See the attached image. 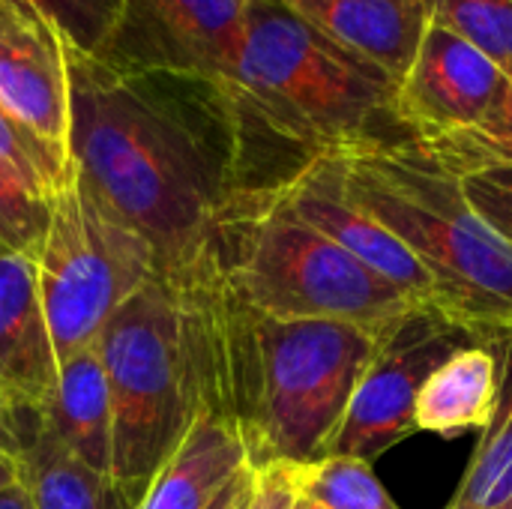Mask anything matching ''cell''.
Returning <instances> with one entry per match:
<instances>
[{"mask_svg": "<svg viewBox=\"0 0 512 509\" xmlns=\"http://www.w3.org/2000/svg\"><path fill=\"white\" fill-rule=\"evenodd\" d=\"M69 81V168L81 186L153 246L159 276L195 282L216 270L222 213L246 186L147 72L69 48Z\"/></svg>", "mask_w": 512, "mask_h": 509, "instance_id": "1", "label": "cell"}, {"mask_svg": "<svg viewBox=\"0 0 512 509\" xmlns=\"http://www.w3.org/2000/svg\"><path fill=\"white\" fill-rule=\"evenodd\" d=\"M297 509H318V507H312V504H306V501H297Z\"/></svg>", "mask_w": 512, "mask_h": 509, "instance_id": "32", "label": "cell"}, {"mask_svg": "<svg viewBox=\"0 0 512 509\" xmlns=\"http://www.w3.org/2000/svg\"><path fill=\"white\" fill-rule=\"evenodd\" d=\"M297 498L318 509H399L372 465L351 456H321L288 465Z\"/></svg>", "mask_w": 512, "mask_h": 509, "instance_id": "19", "label": "cell"}, {"mask_svg": "<svg viewBox=\"0 0 512 509\" xmlns=\"http://www.w3.org/2000/svg\"><path fill=\"white\" fill-rule=\"evenodd\" d=\"M414 147L426 153L432 162H438L441 168L453 171L456 177L492 165H512V78H507L504 96L498 99V105L489 111L483 123Z\"/></svg>", "mask_w": 512, "mask_h": 509, "instance_id": "20", "label": "cell"}, {"mask_svg": "<svg viewBox=\"0 0 512 509\" xmlns=\"http://www.w3.org/2000/svg\"><path fill=\"white\" fill-rule=\"evenodd\" d=\"M0 105L69 168V45L24 0H0Z\"/></svg>", "mask_w": 512, "mask_h": 509, "instance_id": "11", "label": "cell"}, {"mask_svg": "<svg viewBox=\"0 0 512 509\" xmlns=\"http://www.w3.org/2000/svg\"><path fill=\"white\" fill-rule=\"evenodd\" d=\"M228 108L234 120L246 117L294 147L300 159L411 144L396 117V81L279 0H249Z\"/></svg>", "mask_w": 512, "mask_h": 509, "instance_id": "3", "label": "cell"}, {"mask_svg": "<svg viewBox=\"0 0 512 509\" xmlns=\"http://www.w3.org/2000/svg\"><path fill=\"white\" fill-rule=\"evenodd\" d=\"M465 198L471 207L512 243V165H492L462 177Z\"/></svg>", "mask_w": 512, "mask_h": 509, "instance_id": "26", "label": "cell"}, {"mask_svg": "<svg viewBox=\"0 0 512 509\" xmlns=\"http://www.w3.org/2000/svg\"><path fill=\"white\" fill-rule=\"evenodd\" d=\"M231 315L216 264L195 282L156 273L105 324L96 345L111 393V477L132 507L204 408L231 420Z\"/></svg>", "mask_w": 512, "mask_h": 509, "instance_id": "2", "label": "cell"}, {"mask_svg": "<svg viewBox=\"0 0 512 509\" xmlns=\"http://www.w3.org/2000/svg\"><path fill=\"white\" fill-rule=\"evenodd\" d=\"M216 264L228 294L261 318L342 321L387 333L420 309L294 216L273 186H246L231 195L219 222Z\"/></svg>", "mask_w": 512, "mask_h": 509, "instance_id": "6", "label": "cell"}, {"mask_svg": "<svg viewBox=\"0 0 512 509\" xmlns=\"http://www.w3.org/2000/svg\"><path fill=\"white\" fill-rule=\"evenodd\" d=\"M57 390V354L33 255L0 246V396L9 411H45Z\"/></svg>", "mask_w": 512, "mask_h": 509, "instance_id": "13", "label": "cell"}, {"mask_svg": "<svg viewBox=\"0 0 512 509\" xmlns=\"http://www.w3.org/2000/svg\"><path fill=\"white\" fill-rule=\"evenodd\" d=\"M0 509H33L30 492H27V486H24L21 477L15 483H9V486L0 489Z\"/></svg>", "mask_w": 512, "mask_h": 509, "instance_id": "29", "label": "cell"}, {"mask_svg": "<svg viewBox=\"0 0 512 509\" xmlns=\"http://www.w3.org/2000/svg\"><path fill=\"white\" fill-rule=\"evenodd\" d=\"M354 57L378 66L396 84L408 72L429 15L423 0H279Z\"/></svg>", "mask_w": 512, "mask_h": 509, "instance_id": "14", "label": "cell"}, {"mask_svg": "<svg viewBox=\"0 0 512 509\" xmlns=\"http://www.w3.org/2000/svg\"><path fill=\"white\" fill-rule=\"evenodd\" d=\"M512 507V396L498 408L486 435L462 477L450 509H510Z\"/></svg>", "mask_w": 512, "mask_h": 509, "instance_id": "21", "label": "cell"}, {"mask_svg": "<svg viewBox=\"0 0 512 509\" xmlns=\"http://www.w3.org/2000/svg\"><path fill=\"white\" fill-rule=\"evenodd\" d=\"M345 192L432 276L441 312L492 345L512 342V243L465 198L462 177L414 144L339 153Z\"/></svg>", "mask_w": 512, "mask_h": 509, "instance_id": "4", "label": "cell"}, {"mask_svg": "<svg viewBox=\"0 0 512 509\" xmlns=\"http://www.w3.org/2000/svg\"><path fill=\"white\" fill-rule=\"evenodd\" d=\"M429 24L486 54L512 78V0H423Z\"/></svg>", "mask_w": 512, "mask_h": 509, "instance_id": "22", "label": "cell"}, {"mask_svg": "<svg viewBox=\"0 0 512 509\" xmlns=\"http://www.w3.org/2000/svg\"><path fill=\"white\" fill-rule=\"evenodd\" d=\"M45 15L66 45L87 57H108L126 21L129 0H24Z\"/></svg>", "mask_w": 512, "mask_h": 509, "instance_id": "23", "label": "cell"}, {"mask_svg": "<svg viewBox=\"0 0 512 509\" xmlns=\"http://www.w3.org/2000/svg\"><path fill=\"white\" fill-rule=\"evenodd\" d=\"M243 465L249 453L237 423L204 408L132 509H210Z\"/></svg>", "mask_w": 512, "mask_h": 509, "instance_id": "15", "label": "cell"}, {"mask_svg": "<svg viewBox=\"0 0 512 509\" xmlns=\"http://www.w3.org/2000/svg\"><path fill=\"white\" fill-rule=\"evenodd\" d=\"M0 453H18V435H15V420L12 411L0 399Z\"/></svg>", "mask_w": 512, "mask_h": 509, "instance_id": "30", "label": "cell"}, {"mask_svg": "<svg viewBox=\"0 0 512 509\" xmlns=\"http://www.w3.org/2000/svg\"><path fill=\"white\" fill-rule=\"evenodd\" d=\"M273 192L294 216L327 234L348 255H354L360 264H366L372 273L402 291L414 306L441 312L432 276L381 222H375L363 207H357L345 192L339 153L312 156L303 168L276 183Z\"/></svg>", "mask_w": 512, "mask_h": 509, "instance_id": "12", "label": "cell"}, {"mask_svg": "<svg viewBox=\"0 0 512 509\" xmlns=\"http://www.w3.org/2000/svg\"><path fill=\"white\" fill-rule=\"evenodd\" d=\"M21 480L33 509H132L111 474L81 462L45 426L39 411H12Z\"/></svg>", "mask_w": 512, "mask_h": 509, "instance_id": "16", "label": "cell"}, {"mask_svg": "<svg viewBox=\"0 0 512 509\" xmlns=\"http://www.w3.org/2000/svg\"><path fill=\"white\" fill-rule=\"evenodd\" d=\"M471 345H492L438 309L408 312L381 342L324 456L381 459L417 432L414 411L438 366Z\"/></svg>", "mask_w": 512, "mask_h": 509, "instance_id": "8", "label": "cell"}, {"mask_svg": "<svg viewBox=\"0 0 512 509\" xmlns=\"http://www.w3.org/2000/svg\"><path fill=\"white\" fill-rule=\"evenodd\" d=\"M246 12L249 0H129L105 60L198 81L228 105L246 39Z\"/></svg>", "mask_w": 512, "mask_h": 509, "instance_id": "9", "label": "cell"}, {"mask_svg": "<svg viewBox=\"0 0 512 509\" xmlns=\"http://www.w3.org/2000/svg\"><path fill=\"white\" fill-rule=\"evenodd\" d=\"M48 225V201H39L0 162V246L36 255Z\"/></svg>", "mask_w": 512, "mask_h": 509, "instance_id": "25", "label": "cell"}, {"mask_svg": "<svg viewBox=\"0 0 512 509\" xmlns=\"http://www.w3.org/2000/svg\"><path fill=\"white\" fill-rule=\"evenodd\" d=\"M33 261L57 366L96 345L111 315L159 273L153 246L111 216L72 168L48 201Z\"/></svg>", "mask_w": 512, "mask_h": 509, "instance_id": "7", "label": "cell"}, {"mask_svg": "<svg viewBox=\"0 0 512 509\" xmlns=\"http://www.w3.org/2000/svg\"><path fill=\"white\" fill-rule=\"evenodd\" d=\"M255 483H258V471L252 465H243L225 483V489L216 495V501L210 504V509H249L252 495H255Z\"/></svg>", "mask_w": 512, "mask_h": 509, "instance_id": "28", "label": "cell"}, {"mask_svg": "<svg viewBox=\"0 0 512 509\" xmlns=\"http://www.w3.org/2000/svg\"><path fill=\"white\" fill-rule=\"evenodd\" d=\"M510 509H512V507H510Z\"/></svg>", "mask_w": 512, "mask_h": 509, "instance_id": "33", "label": "cell"}, {"mask_svg": "<svg viewBox=\"0 0 512 509\" xmlns=\"http://www.w3.org/2000/svg\"><path fill=\"white\" fill-rule=\"evenodd\" d=\"M39 414L63 447L90 468L111 474L114 423L99 345L81 348L57 366V390Z\"/></svg>", "mask_w": 512, "mask_h": 509, "instance_id": "18", "label": "cell"}, {"mask_svg": "<svg viewBox=\"0 0 512 509\" xmlns=\"http://www.w3.org/2000/svg\"><path fill=\"white\" fill-rule=\"evenodd\" d=\"M0 162L39 201H51V195L69 177V168L42 141H36L21 123H15L3 105H0Z\"/></svg>", "mask_w": 512, "mask_h": 509, "instance_id": "24", "label": "cell"}, {"mask_svg": "<svg viewBox=\"0 0 512 509\" xmlns=\"http://www.w3.org/2000/svg\"><path fill=\"white\" fill-rule=\"evenodd\" d=\"M21 477V459L18 453H0V489L15 483Z\"/></svg>", "mask_w": 512, "mask_h": 509, "instance_id": "31", "label": "cell"}, {"mask_svg": "<svg viewBox=\"0 0 512 509\" xmlns=\"http://www.w3.org/2000/svg\"><path fill=\"white\" fill-rule=\"evenodd\" d=\"M507 87V72L456 33L429 24L396 84V117L411 144L465 132L489 117Z\"/></svg>", "mask_w": 512, "mask_h": 509, "instance_id": "10", "label": "cell"}, {"mask_svg": "<svg viewBox=\"0 0 512 509\" xmlns=\"http://www.w3.org/2000/svg\"><path fill=\"white\" fill-rule=\"evenodd\" d=\"M258 483L249 509H297V489L291 483L288 465H270V468H255Z\"/></svg>", "mask_w": 512, "mask_h": 509, "instance_id": "27", "label": "cell"}, {"mask_svg": "<svg viewBox=\"0 0 512 509\" xmlns=\"http://www.w3.org/2000/svg\"><path fill=\"white\" fill-rule=\"evenodd\" d=\"M510 345H471L438 366L417 396V432L453 435L462 429H486L501 408Z\"/></svg>", "mask_w": 512, "mask_h": 509, "instance_id": "17", "label": "cell"}, {"mask_svg": "<svg viewBox=\"0 0 512 509\" xmlns=\"http://www.w3.org/2000/svg\"><path fill=\"white\" fill-rule=\"evenodd\" d=\"M387 333L342 321L261 318L234 300L228 414L249 465L321 459Z\"/></svg>", "mask_w": 512, "mask_h": 509, "instance_id": "5", "label": "cell"}]
</instances>
